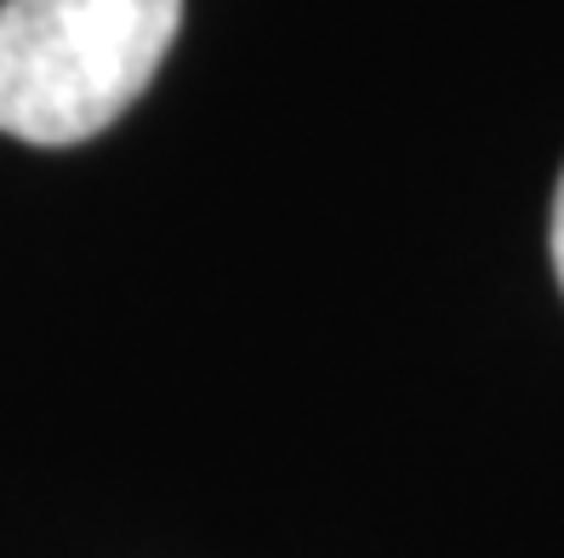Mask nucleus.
I'll return each mask as SVG.
<instances>
[{
    "label": "nucleus",
    "instance_id": "2",
    "mask_svg": "<svg viewBox=\"0 0 564 558\" xmlns=\"http://www.w3.org/2000/svg\"><path fill=\"white\" fill-rule=\"evenodd\" d=\"M553 269H558V285H564V177H558V194H553Z\"/></svg>",
    "mask_w": 564,
    "mask_h": 558
},
{
    "label": "nucleus",
    "instance_id": "1",
    "mask_svg": "<svg viewBox=\"0 0 564 558\" xmlns=\"http://www.w3.org/2000/svg\"><path fill=\"white\" fill-rule=\"evenodd\" d=\"M183 0H0V131L86 143L149 91Z\"/></svg>",
    "mask_w": 564,
    "mask_h": 558
}]
</instances>
